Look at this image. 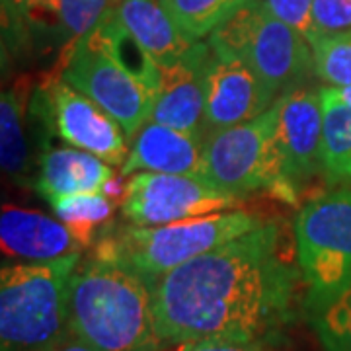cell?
<instances>
[{"label":"cell","instance_id":"7402d4cb","mask_svg":"<svg viewBox=\"0 0 351 351\" xmlns=\"http://www.w3.org/2000/svg\"><path fill=\"white\" fill-rule=\"evenodd\" d=\"M306 311L326 351H351V285L334 299Z\"/></svg>","mask_w":351,"mask_h":351},{"label":"cell","instance_id":"44dd1931","mask_svg":"<svg viewBox=\"0 0 351 351\" xmlns=\"http://www.w3.org/2000/svg\"><path fill=\"white\" fill-rule=\"evenodd\" d=\"M113 205L106 193H82L51 203L55 217L73 230L84 248L92 242L94 232L112 219Z\"/></svg>","mask_w":351,"mask_h":351},{"label":"cell","instance_id":"484cf974","mask_svg":"<svg viewBox=\"0 0 351 351\" xmlns=\"http://www.w3.org/2000/svg\"><path fill=\"white\" fill-rule=\"evenodd\" d=\"M263 4L277 16L283 24L299 32L308 43L316 38L313 20L314 0H263Z\"/></svg>","mask_w":351,"mask_h":351},{"label":"cell","instance_id":"d4e9b609","mask_svg":"<svg viewBox=\"0 0 351 351\" xmlns=\"http://www.w3.org/2000/svg\"><path fill=\"white\" fill-rule=\"evenodd\" d=\"M313 20L314 32H316L314 41L320 38V36L350 32L351 0H314Z\"/></svg>","mask_w":351,"mask_h":351},{"label":"cell","instance_id":"f1b7e54d","mask_svg":"<svg viewBox=\"0 0 351 351\" xmlns=\"http://www.w3.org/2000/svg\"><path fill=\"white\" fill-rule=\"evenodd\" d=\"M4 4V16L8 14L14 22H25L29 16H34L36 0H2Z\"/></svg>","mask_w":351,"mask_h":351},{"label":"cell","instance_id":"7a4b0ae2","mask_svg":"<svg viewBox=\"0 0 351 351\" xmlns=\"http://www.w3.org/2000/svg\"><path fill=\"white\" fill-rule=\"evenodd\" d=\"M133 47L115 8L75 47L61 55L59 75L66 84L82 92L123 127L129 141L151 119L160 69L145 51Z\"/></svg>","mask_w":351,"mask_h":351},{"label":"cell","instance_id":"9a60e30c","mask_svg":"<svg viewBox=\"0 0 351 351\" xmlns=\"http://www.w3.org/2000/svg\"><path fill=\"white\" fill-rule=\"evenodd\" d=\"M205 138L149 121L131 141L119 176L129 178L137 172L199 176Z\"/></svg>","mask_w":351,"mask_h":351},{"label":"cell","instance_id":"30bf717a","mask_svg":"<svg viewBox=\"0 0 351 351\" xmlns=\"http://www.w3.org/2000/svg\"><path fill=\"white\" fill-rule=\"evenodd\" d=\"M43 104L47 108L53 131L69 147L86 151L110 166H123L129 145L123 127L110 113L82 92L53 76L45 84Z\"/></svg>","mask_w":351,"mask_h":351},{"label":"cell","instance_id":"52a82bcc","mask_svg":"<svg viewBox=\"0 0 351 351\" xmlns=\"http://www.w3.org/2000/svg\"><path fill=\"white\" fill-rule=\"evenodd\" d=\"M295 248L308 287L306 308L334 299L351 285V184L332 188L301 207Z\"/></svg>","mask_w":351,"mask_h":351},{"label":"cell","instance_id":"5bb4252c","mask_svg":"<svg viewBox=\"0 0 351 351\" xmlns=\"http://www.w3.org/2000/svg\"><path fill=\"white\" fill-rule=\"evenodd\" d=\"M0 244L4 256L22 262H53L84 248L63 221L16 205L2 207Z\"/></svg>","mask_w":351,"mask_h":351},{"label":"cell","instance_id":"9c48e42d","mask_svg":"<svg viewBox=\"0 0 351 351\" xmlns=\"http://www.w3.org/2000/svg\"><path fill=\"white\" fill-rule=\"evenodd\" d=\"M240 197L205 182L197 174L137 172L129 176L119 201L131 225L158 226L239 209Z\"/></svg>","mask_w":351,"mask_h":351},{"label":"cell","instance_id":"8fae6325","mask_svg":"<svg viewBox=\"0 0 351 351\" xmlns=\"http://www.w3.org/2000/svg\"><path fill=\"white\" fill-rule=\"evenodd\" d=\"M324 106L320 90L295 88L279 98L277 143L281 154L283 201L297 205L314 176H322L320 145Z\"/></svg>","mask_w":351,"mask_h":351},{"label":"cell","instance_id":"5b68a950","mask_svg":"<svg viewBox=\"0 0 351 351\" xmlns=\"http://www.w3.org/2000/svg\"><path fill=\"white\" fill-rule=\"evenodd\" d=\"M262 223L258 215L232 209L168 225L123 226L100 240L96 254L127 263L152 285L178 265L239 239Z\"/></svg>","mask_w":351,"mask_h":351},{"label":"cell","instance_id":"cb8c5ba5","mask_svg":"<svg viewBox=\"0 0 351 351\" xmlns=\"http://www.w3.org/2000/svg\"><path fill=\"white\" fill-rule=\"evenodd\" d=\"M314 73L328 86H351V29L320 36L313 45Z\"/></svg>","mask_w":351,"mask_h":351},{"label":"cell","instance_id":"ffe728a7","mask_svg":"<svg viewBox=\"0 0 351 351\" xmlns=\"http://www.w3.org/2000/svg\"><path fill=\"white\" fill-rule=\"evenodd\" d=\"M24 96L20 88L2 92L0 98V160L2 170L22 178L27 170V145L24 133Z\"/></svg>","mask_w":351,"mask_h":351},{"label":"cell","instance_id":"4dcf8cb0","mask_svg":"<svg viewBox=\"0 0 351 351\" xmlns=\"http://www.w3.org/2000/svg\"><path fill=\"white\" fill-rule=\"evenodd\" d=\"M332 90H334V94L338 96L339 100L343 101V104H348L351 108V86H343V88H334V86H330Z\"/></svg>","mask_w":351,"mask_h":351},{"label":"cell","instance_id":"4316f807","mask_svg":"<svg viewBox=\"0 0 351 351\" xmlns=\"http://www.w3.org/2000/svg\"><path fill=\"white\" fill-rule=\"evenodd\" d=\"M182 351H267L263 339H201L182 343Z\"/></svg>","mask_w":351,"mask_h":351},{"label":"cell","instance_id":"ba28073f","mask_svg":"<svg viewBox=\"0 0 351 351\" xmlns=\"http://www.w3.org/2000/svg\"><path fill=\"white\" fill-rule=\"evenodd\" d=\"M279 98L260 117L207 135L199 168L205 182L239 197L254 191H269L283 199L277 143Z\"/></svg>","mask_w":351,"mask_h":351},{"label":"cell","instance_id":"6da1fadb","mask_svg":"<svg viewBox=\"0 0 351 351\" xmlns=\"http://www.w3.org/2000/svg\"><path fill=\"white\" fill-rule=\"evenodd\" d=\"M158 338L166 346L201 339H263L291 316L297 271L276 223L178 265L151 285Z\"/></svg>","mask_w":351,"mask_h":351},{"label":"cell","instance_id":"603a6c76","mask_svg":"<svg viewBox=\"0 0 351 351\" xmlns=\"http://www.w3.org/2000/svg\"><path fill=\"white\" fill-rule=\"evenodd\" d=\"M117 0H57L53 16L63 38V53L71 51L115 8Z\"/></svg>","mask_w":351,"mask_h":351},{"label":"cell","instance_id":"f546056e","mask_svg":"<svg viewBox=\"0 0 351 351\" xmlns=\"http://www.w3.org/2000/svg\"><path fill=\"white\" fill-rule=\"evenodd\" d=\"M55 4H57V0H36V12H55Z\"/></svg>","mask_w":351,"mask_h":351},{"label":"cell","instance_id":"d6986e66","mask_svg":"<svg viewBox=\"0 0 351 351\" xmlns=\"http://www.w3.org/2000/svg\"><path fill=\"white\" fill-rule=\"evenodd\" d=\"M254 2L260 0H160L170 20L189 41L209 38Z\"/></svg>","mask_w":351,"mask_h":351},{"label":"cell","instance_id":"83f0119b","mask_svg":"<svg viewBox=\"0 0 351 351\" xmlns=\"http://www.w3.org/2000/svg\"><path fill=\"white\" fill-rule=\"evenodd\" d=\"M39 351H100L96 350L94 346H90L88 341H84L82 338H78L73 330L64 332L61 338H57L53 343H49L47 348Z\"/></svg>","mask_w":351,"mask_h":351},{"label":"cell","instance_id":"4fadbf2b","mask_svg":"<svg viewBox=\"0 0 351 351\" xmlns=\"http://www.w3.org/2000/svg\"><path fill=\"white\" fill-rule=\"evenodd\" d=\"M211 53L207 41H195L178 63L160 69V88L149 121L207 137L205 71Z\"/></svg>","mask_w":351,"mask_h":351},{"label":"cell","instance_id":"7c38bea8","mask_svg":"<svg viewBox=\"0 0 351 351\" xmlns=\"http://www.w3.org/2000/svg\"><path fill=\"white\" fill-rule=\"evenodd\" d=\"M213 51V49H211ZM276 92L244 61L211 53L205 71L207 135L260 117L277 101Z\"/></svg>","mask_w":351,"mask_h":351},{"label":"cell","instance_id":"8992f818","mask_svg":"<svg viewBox=\"0 0 351 351\" xmlns=\"http://www.w3.org/2000/svg\"><path fill=\"white\" fill-rule=\"evenodd\" d=\"M207 43L215 53L244 61L277 96L301 88L314 71L311 43L274 16L263 0L242 8Z\"/></svg>","mask_w":351,"mask_h":351},{"label":"cell","instance_id":"2e32d148","mask_svg":"<svg viewBox=\"0 0 351 351\" xmlns=\"http://www.w3.org/2000/svg\"><path fill=\"white\" fill-rule=\"evenodd\" d=\"M113 178V168L101 158L75 147H64L51 149L41 156L34 186L43 199L55 203L71 195L104 193Z\"/></svg>","mask_w":351,"mask_h":351},{"label":"cell","instance_id":"277c9868","mask_svg":"<svg viewBox=\"0 0 351 351\" xmlns=\"http://www.w3.org/2000/svg\"><path fill=\"white\" fill-rule=\"evenodd\" d=\"M80 254L2 265L0 351H39L69 332V285Z\"/></svg>","mask_w":351,"mask_h":351},{"label":"cell","instance_id":"e0dca14e","mask_svg":"<svg viewBox=\"0 0 351 351\" xmlns=\"http://www.w3.org/2000/svg\"><path fill=\"white\" fill-rule=\"evenodd\" d=\"M115 16L158 69L178 63L195 43L176 27L160 0H117Z\"/></svg>","mask_w":351,"mask_h":351},{"label":"cell","instance_id":"ac0fdd59","mask_svg":"<svg viewBox=\"0 0 351 351\" xmlns=\"http://www.w3.org/2000/svg\"><path fill=\"white\" fill-rule=\"evenodd\" d=\"M324 125L320 145V168L328 186L351 184V108L330 86L320 90Z\"/></svg>","mask_w":351,"mask_h":351},{"label":"cell","instance_id":"3957f363","mask_svg":"<svg viewBox=\"0 0 351 351\" xmlns=\"http://www.w3.org/2000/svg\"><path fill=\"white\" fill-rule=\"evenodd\" d=\"M69 328L100 351H160L152 289L127 263L96 254L69 285Z\"/></svg>","mask_w":351,"mask_h":351}]
</instances>
